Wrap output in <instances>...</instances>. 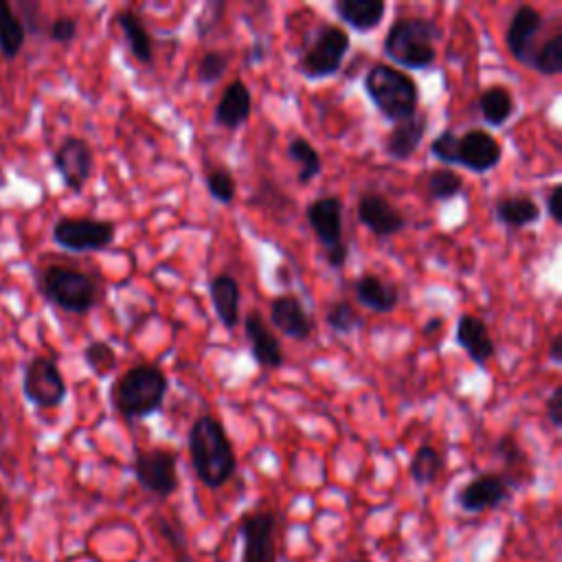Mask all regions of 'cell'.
<instances>
[{
  "label": "cell",
  "instance_id": "603a6c76",
  "mask_svg": "<svg viewBox=\"0 0 562 562\" xmlns=\"http://www.w3.org/2000/svg\"><path fill=\"white\" fill-rule=\"evenodd\" d=\"M209 294H211V303H213V310H215L220 323L226 329H235L241 321V314H239L241 290H239L237 279L228 272L215 274L209 281Z\"/></svg>",
  "mask_w": 562,
  "mask_h": 562
},
{
  "label": "cell",
  "instance_id": "d6a6232c",
  "mask_svg": "<svg viewBox=\"0 0 562 562\" xmlns=\"http://www.w3.org/2000/svg\"><path fill=\"white\" fill-rule=\"evenodd\" d=\"M529 66L544 75V77H555L562 72V33H553L544 44L533 48V55L529 59Z\"/></svg>",
  "mask_w": 562,
  "mask_h": 562
},
{
  "label": "cell",
  "instance_id": "60d3db41",
  "mask_svg": "<svg viewBox=\"0 0 562 562\" xmlns=\"http://www.w3.org/2000/svg\"><path fill=\"white\" fill-rule=\"evenodd\" d=\"M544 413H547V419L553 428L562 426V386L560 384L553 386V391L544 400Z\"/></svg>",
  "mask_w": 562,
  "mask_h": 562
},
{
  "label": "cell",
  "instance_id": "f546056e",
  "mask_svg": "<svg viewBox=\"0 0 562 562\" xmlns=\"http://www.w3.org/2000/svg\"><path fill=\"white\" fill-rule=\"evenodd\" d=\"M288 156L299 165V173H296L299 184H310L314 178L321 176L323 158L305 136H294L288 143Z\"/></svg>",
  "mask_w": 562,
  "mask_h": 562
},
{
  "label": "cell",
  "instance_id": "cb8c5ba5",
  "mask_svg": "<svg viewBox=\"0 0 562 562\" xmlns=\"http://www.w3.org/2000/svg\"><path fill=\"white\" fill-rule=\"evenodd\" d=\"M494 217L498 224L518 231L527 228L531 224H538L542 217L540 204L527 195V193H516V195H503L494 202Z\"/></svg>",
  "mask_w": 562,
  "mask_h": 562
},
{
  "label": "cell",
  "instance_id": "f1b7e54d",
  "mask_svg": "<svg viewBox=\"0 0 562 562\" xmlns=\"http://www.w3.org/2000/svg\"><path fill=\"white\" fill-rule=\"evenodd\" d=\"M26 42V26L15 15L13 7L7 0H0V53L7 59L18 57Z\"/></svg>",
  "mask_w": 562,
  "mask_h": 562
},
{
  "label": "cell",
  "instance_id": "1f68e13d",
  "mask_svg": "<svg viewBox=\"0 0 562 562\" xmlns=\"http://www.w3.org/2000/svg\"><path fill=\"white\" fill-rule=\"evenodd\" d=\"M463 191V176L450 167H437L426 176V193L435 202H450Z\"/></svg>",
  "mask_w": 562,
  "mask_h": 562
},
{
  "label": "cell",
  "instance_id": "7402d4cb",
  "mask_svg": "<svg viewBox=\"0 0 562 562\" xmlns=\"http://www.w3.org/2000/svg\"><path fill=\"white\" fill-rule=\"evenodd\" d=\"M353 294L360 305L375 314H391L400 305V288L373 272H364L353 281Z\"/></svg>",
  "mask_w": 562,
  "mask_h": 562
},
{
  "label": "cell",
  "instance_id": "ffe728a7",
  "mask_svg": "<svg viewBox=\"0 0 562 562\" xmlns=\"http://www.w3.org/2000/svg\"><path fill=\"white\" fill-rule=\"evenodd\" d=\"M250 112H252L250 88L241 79H233L220 94V101L213 112V123L233 132L248 123Z\"/></svg>",
  "mask_w": 562,
  "mask_h": 562
},
{
  "label": "cell",
  "instance_id": "7bdbcfd3",
  "mask_svg": "<svg viewBox=\"0 0 562 562\" xmlns=\"http://www.w3.org/2000/svg\"><path fill=\"white\" fill-rule=\"evenodd\" d=\"M560 198H562V187L553 184L551 191L547 193V200H544V211H547V215L551 217L553 224H560Z\"/></svg>",
  "mask_w": 562,
  "mask_h": 562
},
{
  "label": "cell",
  "instance_id": "e0dca14e",
  "mask_svg": "<svg viewBox=\"0 0 562 562\" xmlns=\"http://www.w3.org/2000/svg\"><path fill=\"white\" fill-rule=\"evenodd\" d=\"M305 220L314 237L327 248L342 241V200L336 195H323L307 204Z\"/></svg>",
  "mask_w": 562,
  "mask_h": 562
},
{
  "label": "cell",
  "instance_id": "4316f807",
  "mask_svg": "<svg viewBox=\"0 0 562 562\" xmlns=\"http://www.w3.org/2000/svg\"><path fill=\"white\" fill-rule=\"evenodd\" d=\"M116 22L121 26V33H123L134 59L140 64H147V66L154 64V42L149 37V31H147L143 18L132 9H123V11H119Z\"/></svg>",
  "mask_w": 562,
  "mask_h": 562
},
{
  "label": "cell",
  "instance_id": "836d02e7",
  "mask_svg": "<svg viewBox=\"0 0 562 562\" xmlns=\"http://www.w3.org/2000/svg\"><path fill=\"white\" fill-rule=\"evenodd\" d=\"M156 529H158V536L171 549L176 562H191V544H189L187 531H184V527L178 518L158 516L156 518Z\"/></svg>",
  "mask_w": 562,
  "mask_h": 562
},
{
  "label": "cell",
  "instance_id": "5bb4252c",
  "mask_svg": "<svg viewBox=\"0 0 562 562\" xmlns=\"http://www.w3.org/2000/svg\"><path fill=\"white\" fill-rule=\"evenodd\" d=\"M542 26H544L542 13L531 4H518L509 15V24L505 31V46L518 64L529 66V59L533 55V42Z\"/></svg>",
  "mask_w": 562,
  "mask_h": 562
},
{
  "label": "cell",
  "instance_id": "4fadbf2b",
  "mask_svg": "<svg viewBox=\"0 0 562 562\" xmlns=\"http://www.w3.org/2000/svg\"><path fill=\"white\" fill-rule=\"evenodd\" d=\"M503 158V147L496 136L483 127H470L459 134L457 143V165L472 173L492 171Z\"/></svg>",
  "mask_w": 562,
  "mask_h": 562
},
{
  "label": "cell",
  "instance_id": "e575fe53",
  "mask_svg": "<svg viewBox=\"0 0 562 562\" xmlns=\"http://www.w3.org/2000/svg\"><path fill=\"white\" fill-rule=\"evenodd\" d=\"M204 187L209 191V195L217 202V204H233L235 195H237V182L231 169L226 167H211L204 173Z\"/></svg>",
  "mask_w": 562,
  "mask_h": 562
},
{
  "label": "cell",
  "instance_id": "ac0fdd59",
  "mask_svg": "<svg viewBox=\"0 0 562 562\" xmlns=\"http://www.w3.org/2000/svg\"><path fill=\"white\" fill-rule=\"evenodd\" d=\"M244 334L250 342V356L259 367L279 369L285 362L281 340L277 338V334H272V329L266 325L263 316L257 310L246 314Z\"/></svg>",
  "mask_w": 562,
  "mask_h": 562
},
{
  "label": "cell",
  "instance_id": "f6af8a7d",
  "mask_svg": "<svg viewBox=\"0 0 562 562\" xmlns=\"http://www.w3.org/2000/svg\"><path fill=\"white\" fill-rule=\"evenodd\" d=\"M266 57V50H263V44H261V40H255V44L248 48V53H246V64L250 66V64H257V61H261Z\"/></svg>",
  "mask_w": 562,
  "mask_h": 562
},
{
  "label": "cell",
  "instance_id": "7c38bea8",
  "mask_svg": "<svg viewBox=\"0 0 562 562\" xmlns=\"http://www.w3.org/2000/svg\"><path fill=\"white\" fill-rule=\"evenodd\" d=\"M53 167L66 189L81 193L94 169V154L86 138L66 136L53 154Z\"/></svg>",
  "mask_w": 562,
  "mask_h": 562
},
{
  "label": "cell",
  "instance_id": "9a60e30c",
  "mask_svg": "<svg viewBox=\"0 0 562 562\" xmlns=\"http://www.w3.org/2000/svg\"><path fill=\"white\" fill-rule=\"evenodd\" d=\"M358 222L369 228L375 237H391L404 231V215L378 191H367L360 195L356 206Z\"/></svg>",
  "mask_w": 562,
  "mask_h": 562
},
{
  "label": "cell",
  "instance_id": "b9f144b4",
  "mask_svg": "<svg viewBox=\"0 0 562 562\" xmlns=\"http://www.w3.org/2000/svg\"><path fill=\"white\" fill-rule=\"evenodd\" d=\"M347 259H349V246H347L345 241H340V244H336V246H331V248L325 250V261H327V266H329L331 270L345 268Z\"/></svg>",
  "mask_w": 562,
  "mask_h": 562
},
{
  "label": "cell",
  "instance_id": "5b68a950",
  "mask_svg": "<svg viewBox=\"0 0 562 562\" xmlns=\"http://www.w3.org/2000/svg\"><path fill=\"white\" fill-rule=\"evenodd\" d=\"M37 288L48 303L68 314H88L99 299L94 279L70 266H48L40 274Z\"/></svg>",
  "mask_w": 562,
  "mask_h": 562
},
{
  "label": "cell",
  "instance_id": "2e32d148",
  "mask_svg": "<svg viewBox=\"0 0 562 562\" xmlns=\"http://www.w3.org/2000/svg\"><path fill=\"white\" fill-rule=\"evenodd\" d=\"M270 323L292 340H310L314 334V318L296 294H279L270 303Z\"/></svg>",
  "mask_w": 562,
  "mask_h": 562
},
{
  "label": "cell",
  "instance_id": "d4e9b609",
  "mask_svg": "<svg viewBox=\"0 0 562 562\" xmlns=\"http://www.w3.org/2000/svg\"><path fill=\"white\" fill-rule=\"evenodd\" d=\"M334 13L353 31L367 33L382 24L386 4L384 0H336Z\"/></svg>",
  "mask_w": 562,
  "mask_h": 562
},
{
  "label": "cell",
  "instance_id": "8992f818",
  "mask_svg": "<svg viewBox=\"0 0 562 562\" xmlns=\"http://www.w3.org/2000/svg\"><path fill=\"white\" fill-rule=\"evenodd\" d=\"M351 48L349 33L338 24H321L314 29L312 37L307 40L301 59L296 64V70L310 79L321 81L327 77H334L340 68Z\"/></svg>",
  "mask_w": 562,
  "mask_h": 562
},
{
  "label": "cell",
  "instance_id": "d6986e66",
  "mask_svg": "<svg viewBox=\"0 0 562 562\" xmlns=\"http://www.w3.org/2000/svg\"><path fill=\"white\" fill-rule=\"evenodd\" d=\"M454 342L470 356L479 367H485L496 356V345L490 336L487 323L476 314H461L457 321Z\"/></svg>",
  "mask_w": 562,
  "mask_h": 562
},
{
  "label": "cell",
  "instance_id": "83f0119b",
  "mask_svg": "<svg viewBox=\"0 0 562 562\" xmlns=\"http://www.w3.org/2000/svg\"><path fill=\"white\" fill-rule=\"evenodd\" d=\"M479 112H481V119L492 125V127H501L503 123H507V119L514 114V97L509 92L507 86L503 83H494V86H487L481 97H479Z\"/></svg>",
  "mask_w": 562,
  "mask_h": 562
},
{
  "label": "cell",
  "instance_id": "ba28073f",
  "mask_svg": "<svg viewBox=\"0 0 562 562\" xmlns=\"http://www.w3.org/2000/svg\"><path fill=\"white\" fill-rule=\"evenodd\" d=\"M132 474L136 483L158 498H169L178 492V454L167 448L136 450L132 461Z\"/></svg>",
  "mask_w": 562,
  "mask_h": 562
},
{
  "label": "cell",
  "instance_id": "9c48e42d",
  "mask_svg": "<svg viewBox=\"0 0 562 562\" xmlns=\"http://www.w3.org/2000/svg\"><path fill=\"white\" fill-rule=\"evenodd\" d=\"M22 393L37 408L61 406L68 395V386L57 362L48 356L31 358L24 367Z\"/></svg>",
  "mask_w": 562,
  "mask_h": 562
},
{
  "label": "cell",
  "instance_id": "8fae6325",
  "mask_svg": "<svg viewBox=\"0 0 562 562\" xmlns=\"http://www.w3.org/2000/svg\"><path fill=\"white\" fill-rule=\"evenodd\" d=\"M512 494V483L501 472L487 470L463 483L454 494V503L465 514H483L507 503Z\"/></svg>",
  "mask_w": 562,
  "mask_h": 562
},
{
  "label": "cell",
  "instance_id": "7dc6e473",
  "mask_svg": "<svg viewBox=\"0 0 562 562\" xmlns=\"http://www.w3.org/2000/svg\"><path fill=\"white\" fill-rule=\"evenodd\" d=\"M4 507H7V498H4V494L0 492V516H2V512H4Z\"/></svg>",
  "mask_w": 562,
  "mask_h": 562
},
{
  "label": "cell",
  "instance_id": "52a82bcc",
  "mask_svg": "<svg viewBox=\"0 0 562 562\" xmlns=\"http://www.w3.org/2000/svg\"><path fill=\"white\" fill-rule=\"evenodd\" d=\"M116 226L99 217H59L53 224V241L70 252H99L112 246Z\"/></svg>",
  "mask_w": 562,
  "mask_h": 562
},
{
  "label": "cell",
  "instance_id": "ee69618b",
  "mask_svg": "<svg viewBox=\"0 0 562 562\" xmlns=\"http://www.w3.org/2000/svg\"><path fill=\"white\" fill-rule=\"evenodd\" d=\"M547 358H549L553 364H560V362H562V334H555V336L551 338Z\"/></svg>",
  "mask_w": 562,
  "mask_h": 562
},
{
  "label": "cell",
  "instance_id": "277c9868",
  "mask_svg": "<svg viewBox=\"0 0 562 562\" xmlns=\"http://www.w3.org/2000/svg\"><path fill=\"white\" fill-rule=\"evenodd\" d=\"M362 88L375 110L391 123L404 121L417 112V81L391 64H373L362 79Z\"/></svg>",
  "mask_w": 562,
  "mask_h": 562
},
{
  "label": "cell",
  "instance_id": "30bf717a",
  "mask_svg": "<svg viewBox=\"0 0 562 562\" xmlns=\"http://www.w3.org/2000/svg\"><path fill=\"white\" fill-rule=\"evenodd\" d=\"M241 562H279V518L270 509H255L239 518Z\"/></svg>",
  "mask_w": 562,
  "mask_h": 562
},
{
  "label": "cell",
  "instance_id": "3957f363",
  "mask_svg": "<svg viewBox=\"0 0 562 562\" xmlns=\"http://www.w3.org/2000/svg\"><path fill=\"white\" fill-rule=\"evenodd\" d=\"M169 391V380L158 364H134L123 375L116 378L112 386V406L127 419H145L162 411Z\"/></svg>",
  "mask_w": 562,
  "mask_h": 562
},
{
  "label": "cell",
  "instance_id": "bcb514c9",
  "mask_svg": "<svg viewBox=\"0 0 562 562\" xmlns=\"http://www.w3.org/2000/svg\"><path fill=\"white\" fill-rule=\"evenodd\" d=\"M441 325H443V318H441V316H430V318L422 325V334H424V336H430V334L439 331Z\"/></svg>",
  "mask_w": 562,
  "mask_h": 562
},
{
  "label": "cell",
  "instance_id": "484cf974",
  "mask_svg": "<svg viewBox=\"0 0 562 562\" xmlns=\"http://www.w3.org/2000/svg\"><path fill=\"white\" fill-rule=\"evenodd\" d=\"M494 454L503 461L505 472H501L514 490L522 487L525 483H531V461L529 454L522 450V446L516 441L514 435H503L494 443Z\"/></svg>",
  "mask_w": 562,
  "mask_h": 562
},
{
  "label": "cell",
  "instance_id": "4dcf8cb0",
  "mask_svg": "<svg viewBox=\"0 0 562 562\" xmlns=\"http://www.w3.org/2000/svg\"><path fill=\"white\" fill-rule=\"evenodd\" d=\"M443 468H446V457L435 446L426 443L415 450L411 465H408V474L419 487H426V485H432L441 476Z\"/></svg>",
  "mask_w": 562,
  "mask_h": 562
},
{
  "label": "cell",
  "instance_id": "44dd1931",
  "mask_svg": "<svg viewBox=\"0 0 562 562\" xmlns=\"http://www.w3.org/2000/svg\"><path fill=\"white\" fill-rule=\"evenodd\" d=\"M428 130V114L415 112L413 116L393 123L384 138V151L391 160H408L422 145Z\"/></svg>",
  "mask_w": 562,
  "mask_h": 562
},
{
  "label": "cell",
  "instance_id": "7a4b0ae2",
  "mask_svg": "<svg viewBox=\"0 0 562 562\" xmlns=\"http://www.w3.org/2000/svg\"><path fill=\"white\" fill-rule=\"evenodd\" d=\"M441 29L435 18H397L382 42V53L404 70H428L437 61V42Z\"/></svg>",
  "mask_w": 562,
  "mask_h": 562
},
{
  "label": "cell",
  "instance_id": "f35d334b",
  "mask_svg": "<svg viewBox=\"0 0 562 562\" xmlns=\"http://www.w3.org/2000/svg\"><path fill=\"white\" fill-rule=\"evenodd\" d=\"M457 143L459 134L454 130H443L430 140V154L443 165H457Z\"/></svg>",
  "mask_w": 562,
  "mask_h": 562
},
{
  "label": "cell",
  "instance_id": "8d00e7d4",
  "mask_svg": "<svg viewBox=\"0 0 562 562\" xmlns=\"http://www.w3.org/2000/svg\"><path fill=\"white\" fill-rule=\"evenodd\" d=\"M83 360L97 378H108L116 369V353L105 340H92L83 349Z\"/></svg>",
  "mask_w": 562,
  "mask_h": 562
},
{
  "label": "cell",
  "instance_id": "ab89813d",
  "mask_svg": "<svg viewBox=\"0 0 562 562\" xmlns=\"http://www.w3.org/2000/svg\"><path fill=\"white\" fill-rule=\"evenodd\" d=\"M77 33H79V22L72 15H59L48 26V37L57 44L75 42Z\"/></svg>",
  "mask_w": 562,
  "mask_h": 562
},
{
  "label": "cell",
  "instance_id": "6da1fadb",
  "mask_svg": "<svg viewBox=\"0 0 562 562\" xmlns=\"http://www.w3.org/2000/svg\"><path fill=\"white\" fill-rule=\"evenodd\" d=\"M187 448L191 468L204 487L220 490L233 479L237 457L224 424L215 415H200L189 426Z\"/></svg>",
  "mask_w": 562,
  "mask_h": 562
},
{
  "label": "cell",
  "instance_id": "d590c367",
  "mask_svg": "<svg viewBox=\"0 0 562 562\" xmlns=\"http://www.w3.org/2000/svg\"><path fill=\"white\" fill-rule=\"evenodd\" d=\"M228 64H231V55L226 50H206L200 57L198 68H195L198 83H202V86L217 83L226 75Z\"/></svg>",
  "mask_w": 562,
  "mask_h": 562
},
{
  "label": "cell",
  "instance_id": "74e56055",
  "mask_svg": "<svg viewBox=\"0 0 562 562\" xmlns=\"http://www.w3.org/2000/svg\"><path fill=\"white\" fill-rule=\"evenodd\" d=\"M325 323L334 334H349L360 325V316L356 314L353 305L347 299L334 301L325 312Z\"/></svg>",
  "mask_w": 562,
  "mask_h": 562
}]
</instances>
